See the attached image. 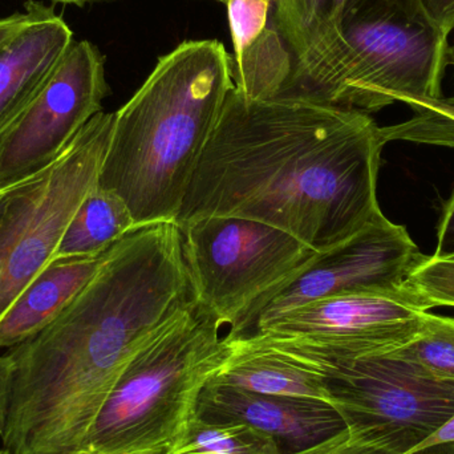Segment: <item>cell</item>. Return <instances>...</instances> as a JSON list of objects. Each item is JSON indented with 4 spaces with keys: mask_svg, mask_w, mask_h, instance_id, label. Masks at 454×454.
<instances>
[{
    "mask_svg": "<svg viewBox=\"0 0 454 454\" xmlns=\"http://www.w3.org/2000/svg\"><path fill=\"white\" fill-rule=\"evenodd\" d=\"M402 349L429 372L454 381V317L427 311L418 335Z\"/></svg>",
    "mask_w": 454,
    "mask_h": 454,
    "instance_id": "cell-21",
    "label": "cell"
},
{
    "mask_svg": "<svg viewBox=\"0 0 454 454\" xmlns=\"http://www.w3.org/2000/svg\"><path fill=\"white\" fill-rule=\"evenodd\" d=\"M108 93L100 51L87 40L74 43L34 100L0 136V191L52 164L103 112Z\"/></svg>",
    "mask_w": 454,
    "mask_h": 454,
    "instance_id": "cell-11",
    "label": "cell"
},
{
    "mask_svg": "<svg viewBox=\"0 0 454 454\" xmlns=\"http://www.w3.org/2000/svg\"><path fill=\"white\" fill-rule=\"evenodd\" d=\"M197 299L229 325L248 303L317 251L250 218H196L178 225Z\"/></svg>",
    "mask_w": 454,
    "mask_h": 454,
    "instance_id": "cell-9",
    "label": "cell"
},
{
    "mask_svg": "<svg viewBox=\"0 0 454 454\" xmlns=\"http://www.w3.org/2000/svg\"><path fill=\"white\" fill-rule=\"evenodd\" d=\"M427 18L450 37L454 31V0H416Z\"/></svg>",
    "mask_w": 454,
    "mask_h": 454,
    "instance_id": "cell-27",
    "label": "cell"
},
{
    "mask_svg": "<svg viewBox=\"0 0 454 454\" xmlns=\"http://www.w3.org/2000/svg\"><path fill=\"white\" fill-rule=\"evenodd\" d=\"M170 454H283L269 434L238 423L194 418Z\"/></svg>",
    "mask_w": 454,
    "mask_h": 454,
    "instance_id": "cell-19",
    "label": "cell"
},
{
    "mask_svg": "<svg viewBox=\"0 0 454 454\" xmlns=\"http://www.w3.org/2000/svg\"><path fill=\"white\" fill-rule=\"evenodd\" d=\"M133 229L135 221L124 201L96 184L74 213L52 259L98 255Z\"/></svg>",
    "mask_w": 454,
    "mask_h": 454,
    "instance_id": "cell-17",
    "label": "cell"
},
{
    "mask_svg": "<svg viewBox=\"0 0 454 454\" xmlns=\"http://www.w3.org/2000/svg\"><path fill=\"white\" fill-rule=\"evenodd\" d=\"M447 442H454V416L444 427H442L436 434H432L429 439H427L426 442L419 447V450H421V448L434 447V445L447 444Z\"/></svg>",
    "mask_w": 454,
    "mask_h": 454,
    "instance_id": "cell-29",
    "label": "cell"
},
{
    "mask_svg": "<svg viewBox=\"0 0 454 454\" xmlns=\"http://www.w3.org/2000/svg\"><path fill=\"white\" fill-rule=\"evenodd\" d=\"M114 114L100 112L60 156L5 189L0 201V319L53 254L85 197L98 184Z\"/></svg>",
    "mask_w": 454,
    "mask_h": 454,
    "instance_id": "cell-6",
    "label": "cell"
},
{
    "mask_svg": "<svg viewBox=\"0 0 454 454\" xmlns=\"http://www.w3.org/2000/svg\"><path fill=\"white\" fill-rule=\"evenodd\" d=\"M290 454H407L399 445L376 434L347 427L340 434Z\"/></svg>",
    "mask_w": 454,
    "mask_h": 454,
    "instance_id": "cell-24",
    "label": "cell"
},
{
    "mask_svg": "<svg viewBox=\"0 0 454 454\" xmlns=\"http://www.w3.org/2000/svg\"><path fill=\"white\" fill-rule=\"evenodd\" d=\"M434 255H454V186L442 207L437 223V246Z\"/></svg>",
    "mask_w": 454,
    "mask_h": 454,
    "instance_id": "cell-26",
    "label": "cell"
},
{
    "mask_svg": "<svg viewBox=\"0 0 454 454\" xmlns=\"http://www.w3.org/2000/svg\"><path fill=\"white\" fill-rule=\"evenodd\" d=\"M55 2L67 3V4L82 5L84 3L90 2V0H55Z\"/></svg>",
    "mask_w": 454,
    "mask_h": 454,
    "instance_id": "cell-31",
    "label": "cell"
},
{
    "mask_svg": "<svg viewBox=\"0 0 454 454\" xmlns=\"http://www.w3.org/2000/svg\"><path fill=\"white\" fill-rule=\"evenodd\" d=\"M199 303L176 223L136 227L47 327L5 352L11 454H82L136 354Z\"/></svg>",
    "mask_w": 454,
    "mask_h": 454,
    "instance_id": "cell-1",
    "label": "cell"
},
{
    "mask_svg": "<svg viewBox=\"0 0 454 454\" xmlns=\"http://www.w3.org/2000/svg\"><path fill=\"white\" fill-rule=\"evenodd\" d=\"M450 66L453 67L454 69V43L450 44Z\"/></svg>",
    "mask_w": 454,
    "mask_h": 454,
    "instance_id": "cell-32",
    "label": "cell"
},
{
    "mask_svg": "<svg viewBox=\"0 0 454 454\" xmlns=\"http://www.w3.org/2000/svg\"><path fill=\"white\" fill-rule=\"evenodd\" d=\"M408 454H454V442L434 445V447L421 448L415 452Z\"/></svg>",
    "mask_w": 454,
    "mask_h": 454,
    "instance_id": "cell-30",
    "label": "cell"
},
{
    "mask_svg": "<svg viewBox=\"0 0 454 454\" xmlns=\"http://www.w3.org/2000/svg\"><path fill=\"white\" fill-rule=\"evenodd\" d=\"M428 309L454 307V255H424L403 283Z\"/></svg>",
    "mask_w": 454,
    "mask_h": 454,
    "instance_id": "cell-22",
    "label": "cell"
},
{
    "mask_svg": "<svg viewBox=\"0 0 454 454\" xmlns=\"http://www.w3.org/2000/svg\"><path fill=\"white\" fill-rule=\"evenodd\" d=\"M450 48L416 0H370L325 53L294 74L283 98L368 114L403 98L439 100Z\"/></svg>",
    "mask_w": 454,
    "mask_h": 454,
    "instance_id": "cell-4",
    "label": "cell"
},
{
    "mask_svg": "<svg viewBox=\"0 0 454 454\" xmlns=\"http://www.w3.org/2000/svg\"><path fill=\"white\" fill-rule=\"evenodd\" d=\"M220 2L225 3V4H226L227 0H220Z\"/></svg>",
    "mask_w": 454,
    "mask_h": 454,
    "instance_id": "cell-35",
    "label": "cell"
},
{
    "mask_svg": "<svg viewBox=\"0 0 454 454\" xmlns=\"http://www.w3.org/2000/svg\"><path fill=\"white\" fill-rule=\"evenodd\" d=\"M415 114L407 121L381 127L384 140L454 148V106L442 98H400Z\"/></svg>",
    "mask_w": 454,
    "mask_h": 454,
    "instance_id": "cell-20",
    "label": "cell"
},
{
    "mask_svg": "<svg viewBox=\"0 0 454 454\" xmlns=\"http://www.w3.org/2000/svg\"><path fill=\"white\" fill-rule=\"evenodd\" d=\"M45 8L47 5L29 0L21 12L19 11L7 18L0 19V45L10 42L19 32L23 31L28 24H31L35 19L39 18L44 12Z\"/></svg>",
    "mask_w": 454,
    "mask_h": 454,
    "instance_id": "cell-25",
    "label": "cell"
},
{
    "mask_svg": "<svg viewBox=\"0 0 454 454\" xmlns=\"http://www.w3.org/2000/svg\"><path fill=\"white\" fill-rule=\"evenodd\" d=\"M293 68V55L271 23L242 55H231L232 84L248 100L285 98Z\"/></svg>",
    "mask_w": 454,
    "mask_h": 454,
    "instance_id": "cell-18",
    "label": "cell"
},
{
    "mask_svg": "<svg viewBox=\"0 0 454 454\" xmlns=\"http://www.w3.org/2000/svg\"><path fill=\"white\" fill-rule=\"evenodd\" d=\"M223 325L199 301L146 343L114 384L82 454H170L202 389L234 352Z\"/></svg>",
    "mask_w": 454,
    "mask_h": 454,
    "instance_id": "cell-5",
    "label": "cell"
},
{
    "mask_svg": "<svg viewBox=\"0 0 454 454\" xmlns=\"http://www.w3.org/2000/svg\"><path fill=\"white\" fill-rule=\"evenodd\" d=\"M272 0H227L234 55H242L267 28Z\"/></svg>",
    "mask_w": 454,
    "mask_h": 454,
    "instance_id": "cell-23",
    "label": "cell"
},
{
    "mask_svg": "<svg viewBox=\"0 0 454 454\" xmlns=\"http://www.w3.org/2000/svg\"><path fill=\"white\" fill-rule=\"evenodd\" d=\"M386 144L364 112L307 98L248 100L232 87L176 223L250 218L328 250L381 213Z\"/></svg>",
    "mask_w": 454,
    "mask_h": 454,
    "instance_id": "cell-2",
    "label": "cell"
},
{
    "mask_svg": "<svg viewBox=\"0 0 454 454\" xmlns=\"http://www.w3.org/2000/svg\"><path fill=\"white\" fill-rule=\"evenodd\" d=\"M368 2L370 0H272L270 23L293 55L291 79L325 53L340 36L344 21Z\"/></svg>",
    "mask_w": 454,
    "mask_h": 454,
    "instance_id": "cell-15",
    "label": "cell"
},
{
    "mask_svg": "<svg viewBox=\"0 0 454 454\" xmlns=\"http://www.w3.org/2000/svg\"><path fill=\"white\" fill-rule=\"evenodd\" d=\"M420 256L407 229L379 213L356 234L315 254L254 299L227 325L226 339L246 340L275 317L312 301L347 294L396 290Z\"/></svg>",
    "mask_w": 454,
    "mask_h": 454,
    "instance_id": "cell-8",
    "label": "cell"
},
{
    "mask_svg": "<svg viewBox=\"0 0 454 454\" xmlns=\"http://www.w3.org/2000/svg\"><path fill=\"white\" fill-rule=\"evenodd\" d=\"M428 307L408 288L347 294L304 304L242 343L325 359H354L403 348Z\"/></svg>",
    "mask_w": 454,
    "mask_h": 454,
    "instance_id": "cell-10",
    "label": "cell"
},
{
    "mask_svg": "<svg viewBox=\"0 0 454 454\" xmlns=\"http://www.w3.org/2000/svg\"><path fill=\"white\" fill-rule=\"evenodd\" d=\"M234 352L213 380L274 396L327 402L322 379L311 368L272 349L231 341Z\"/></svg>",
    "mask_w": 454,
    "mask_h": 454,
    "instance_id": "cell-16",
    "label": "cell"
},
{
    "mask_svg": "<svg viewBox=\"0 0 454 454\" xmlns=\"http://www.w3.org/2000/svg\"><path fill=\"white\" fill-rule=\"evenodd\" d=\"M272 351L320 376L328 403L348 428L389 440L407 454L454 416V381L429 372L402 348L354 359Z\"/></svg>",
    "mask_w": 454,
    "mask_h": 454,
    "instance_id": "cell-7",
    "label": "cell"
},
{
    "mask_svg": "<svg viewBox=\"0 0 454 454\" xmlns=\"http://www.w3.org/2000/svg\"><path fill=\"white\" fill-rule=\"evenodd\" d=\"M106 253L52 259L0 319V348H12L47 327L95 277Z\"/></svg>",
    "mask_w": 454,
    "mask_h": 454,
    "instance_id": "cell-14",
    "label": "cell"
},
{
    "mask_svg": "<svg viewBox=\"0 0 454 454\" xmlns=\"http://www.w3.org/2000/svg\"><path fill=\"white\" fill-rule=\"evenodd\" d=\"M74 43L68 24L47 7L0 45V136L34 100Z\"/></svg>",
    "mask_w": 454,
    "mask_h": 454,
    "instance_id": "cell-13",
    "label": "cell"
},
{
    "mask_svg": "<svg viewBox=\"0 0 454 454\" xmlns=\"http://www.w3.org/2000/svg\"><path fill=\"white\" fill-rule=\"evenodd\" d=\"M197 418L253 427L275 439L283 454L319 444L347 428L340 413L323 400L256 394L213 379L200 395Z\"/></svg>",
    "mask_w": 454,
    "mask_h": 454,
    "instance_id": "cell-12",
    "label": "cell"
},
{
    "mask_svg": "<svg viewBox=\"0 0 454 454\" xmlns=\"http://www.w3.org/2000/svg\"><path fill=\"white\" fill-rule=\"evenodd\" d=\"M8 384H10V360L7 355H0V434L4 426L5 408H7Z\"/></svg>",
    "mask_w": 454,
    "mask_h": 454,
    "instance_id": "cell-28",
    "label": "cell"
},
{
    "mask_svg": "<svg viewBox=\"0 0 454 454\" xmlns=\"http://www.w3.org/2000/svg\"><path fill=\"white\" fill-rule=\"evenodd\" d=\"M231 55L217 40H193L164 58L114 112L98 185L119 196L136 227L176 223L230 90Z\"/></svg>",
    "mask_w": 454,
    "mask_h": 454,
    "instance_id": "cell-3",
    "label": "cell"
},
{
    "mask_svg": "<svg viewBox=\"0 0 454 454\" xmlns=\"http://www.w3.org/2000/svg\"><path fill=\"white\" fill-rule=\"evenodd\" d=\"M0 454H11L10 450H7V448H0Z\"/></svg>",
    "mask_w": 454,
    "mask_h": 454,
    "instance_id": "cell-33",
    "label": "cell"
},
{
    "mask_svg": "<svg viewBox=\"0 0 454 454\" xmlns=\"http://www.w3.org/2000/svg\"><path fill=\"white\" fill-rule=\"evenodd\" d=\"M3 194H4V191H0V201H2Z\"/></svg>",
    "mask_w": 454,
    "mask_h": 454,
    "instance_id": "cell-34",
    "label": "cell"
}]
</instances>
